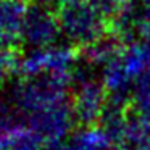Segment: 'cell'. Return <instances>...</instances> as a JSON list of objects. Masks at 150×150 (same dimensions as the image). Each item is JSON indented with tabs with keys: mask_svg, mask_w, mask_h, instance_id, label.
Listing matches in <instances>:
<instances>
[{
	"mask_svg": "<svg viewBox=\"0 0 150 150\" xmlns=\"http://www.w3.org/2000/svg\"><path fill=\"white\" fill-rule=\"evenodd\" d=\"M44 140L24 121L0 131V150H42Z\"/></svg>",
	"mask_w": 150,
	"mask_h": 150,
	"instance_id": "9c48e42d",
	"label": "cell"
},
{
	"mask_svg": "<svg viewBox=\"0 0 150 150\" xmlns=\"http://www.w3.org/2000/svg\"><path fill=\"white\" fill-rule=\"evenodd\" d=\"M73 150H116L111 137L100 124L82 126L73 134Z\"/></svg>",
	"mask_w": 150,
	"mask_h": 150,
	"instance_id": "8fae6325",
	"label": "cell"
},
{
	"mask_svg": "<svg viewBox=\"0 0 150 150\" xmlns=\"http://www.w3.org/2000/svg\"><path fill=\"white\" fill-rule=\"evenodd\" d=\"M57 10L62 36L76 49H84L110 33V21L91 0H65Z\"/></svg>",
	"mask_w": 150,
	"mask_h": 150,
	"instance_id": "6da1fadb",
	"label": "cell"
},
{
	"mask_svg": "<svg viewBox=\"0 0 150 150\" xmlns=\"http://www.w3.org/2000/svg\"><path fill=\"white\" fill-rule=\"evenodd\" d=\"M116 150H150V124L131 108L116 140Z\"/></svg>",
	"mask_w": 150,
	"mask_h": 150,
	"instance_id": "ba28073f",
	"label": "cell"
},
{
	"mask_svg": "<svg viewBox=\"0 0 150 150\" xmlns=\"http://www.w3.org/2000/svg\"><path fill=\"white\" fill-rule=\"evenodd\" d=\"M63 2H65V0H36V4L44 5V7H47V8H58Z\"/></svg>",
	"mask_w": 150,
	"mask_h": 150,
	"instance_id": "9a60e30c",
	"label": "cell"
},
{
	"mask_svg": "<svg viewBox=\"0 0 150 150\" xmlns=\"http://www.w3.org/2000/svg\"><path fill=\"white\" fill-rule=\"evenodd\" d=\"M71 105L79 124L92 126L100 123L108 107V92L102 79L76 71Z\"/></svg>",
	"mask_w": 150,
	"mask_h": 150,
	"instance_id": "7a4b0ae2",
	"label": "cell"
},
{
	"mask_svg": "<svg viewBox=\"0 0 150 150\" xmlns=\"http://www.w3.org/2000/svg\"><path fill=\"white\" fill-rule=\"evenodd\" d=\"M62 28L57 13L44 5H29L23 28V44L31 50L47 49L57 44Z\"/></svg>",
	"mask_w": 150,
	"mask_h": 150,
	"instance_id": "5b68a950",
	"label": "cell"
},
{
	"mask_svg": "<svg viewBox=\"0 0 150 150\" xmlns=\"http://www.w3.org/2000/svg\"><path fill=\"white\" fill-rule=\"evenodd\" d=\"M131 110L150 124V69L144 73L134 84Z\"/></svg>",
	"mask_w": 150,
	"mask_h": 150,
	"instance_id": "7c38bea8",
	"label": "cell"
},
{
	"mask_svg": "<svg viewBox=\"0 0 150 150\" xmlns=\"http://www.w3.org/2000/svg\"><path fill=\"white\" fill-rule=\"evenodd\" d=\"M136 2H139L140 5H144L145 8H149V10H150V0H136Z\"/></svg>",
	"mask_w": 150,
	"mask_h": 150,
	"instance_id": "2e32d148",
	"label": "cell"
},
{
	"mask_svg": "<svg viewBox=\"0 0 150 150\" xmlns=\"http://www.w3.org/2000/svg\"><path fill=\"white\" fill-rule=\"evenodd\" d=\"M20 62L15 50L0 49V86L4 84L15 71H20Z\"/></svg>",
	"mask_w": 150,
	"mask_h": 150,
	"instance_id": "4fadbf2b",
	"label": "cell"
},
{
	"mask_svg": "<svg viewBox=\"0 0 150 150\" xmlns=\"http://www.w3.org/2000/svg\"><path fill=\"white\" fill-rule=\"evenodd\" d=\"M123 47L124 44L113 33H108L107 36L95 40L94 44L81 49V52H82V58L87 62V65L103 68L108 62H111L123 50Z\"/></svg>",
	"mask_w": 150,
	"mask_h": 150,
	"instance_id": "30bf717a",
	"label": "cell"
},
{
	"mask_svg": "<svg viewBox=\"0 0 150 150\" xmlns=\"http://www.w3.org/2000/svg\"><path fill=\"white\" fill-rule=\"evenodd\" d=\"M121 66L132 84L150 69V34L144 39L127 44L118 55Z\"/></svg>",
	"mask_w": 150,
	"mask_h": 150,
	"instance_id": "52a82bcc",
	"label": "cell"
},
{
	"mask_svg": "<svg viewBox=\"0 0 150 150\" xmlns=\"http://www.w3.org/2000/svg\"><path fill=\"white\" fill-rule=\"evenodd\" d=\"M42 150H73L71 142H65V140H53V142H45Z\"/></svg>",
	"mask_w": 150,
	"mask_h": 150,
	"instance_id": "5bb4252c",
	"label": "cell"
},
{
	"mask_svg": "<svg viewBox=\"0 0 150 150\" xmlns=\"http://www.w3.org/2000/svg\"><path fill=\"white\" fill-rule=\"evenodd\" d=\"M28 8L26 0H0V49L15 50L23 44Z\"/></svg>",
	"mask_w": 150,
	"mask_h": 150,
	"instance_id": "8992f818",
	"label": "cell"
},
{
	"mask_svg": "<svg viewBox=\"0 0 150 150\" xmlns=\"http://www.w3.org/2000/svg\"><path fill=\"white\" fill-rule=\"evenodd\" d=\"M23 121L44 142L65 140V137L73 131L74 123H78L69 100L31 113L24 116Z\"/></svg>",
	"mask_w": 150,
	"mask_h": 150,
	"instance_id": "277c9868",
	"label": "cell"
},
{
	"mask_svg": "<svg viewBox=\"0 0 150 150\" xmlns=\"http://www.w3.org/2000/svg\"><path fill=\"white\" fill-rule=\"evenodd\" d=\"M78 50L73 45H52L40 50H31L20 62V73L23 78L52 74L74 76Z\"/></svg>",
	"mask_w": 150,
	"mask_h": 150,
	"instance_id": "3957f363",
	"label": "cell"
}]
</instances>
